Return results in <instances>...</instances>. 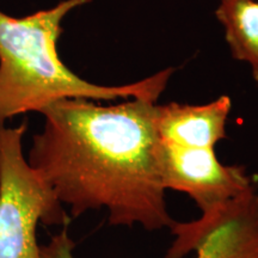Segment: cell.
<instances>
[{"mask_svg":"<svg viewBox=\"0 0 258 258\" xmlns=\"http://www.w3.org/2000/svg\"><path fill=\"white\" fill-rule=\"evenodd\" d=\"M159 165L166 190L186 194L202 214L224 207L256 185L245 167L224 165L215 148L182 147L160 140Z\"/></svg>","mask_w":258,"mask_h":258,"instance_id":"5b68a950","label":"cell"},{"mask_svg":"<svg viewBox=\"0 0 258 258\" xmlns=\"http://www.w3.org/2000/svg\"><path fill=\"white\" fill-rule=\"evenodd\" d=\"M232 101L221 96L207 104L179 103L156 105V125L160 140L192 148H215L226 138Z\"/></svg>","mask_w":258,"mask_h":258,"instance_id":"8992f818","label":"cell"},{"mask_svg":"<svg viewBox=\"0 0 258 258\" xmlns=\"http://www.w3.org/2000/svg\"><path fill=\"white\" fill-rule=\"evenodd\" d=\"M170 230L175 239L165 258H182L191 251L196 258H258L257 185L198 220L175 221ZM74 249L67 225L41 245V256L76 258Z\"/></svg>","mask_w":258,"mask_h":258,"instance_id":"277c9868","label":"cell"},{"mask_svg":"<svg viewBox=\"0 0 258 258\" xmlns=\"http://www.w3.org/2000/svg\"><path fill=\"white\" fill-rule=\"evenodd\" d=\"M96 102L62 99L43 109L29 164L69 207L71 219L104 209L112 226L170 230L176 220L160 172L157 101Z\"/></svg>","mask_w":258,"mask_h":258,"instance_id":"6da1fadb","label":"cell"},{"mask_svg":"<svg viewBox=\"0 0 258 258\" xmlns=\"http://www.w3.org/2000/svg\"><path fill=\"white\" fill-rule=\"evenodd\" d=\"M27 122L0 124V258H42L37 227L70 225L71 217L24 154Z\"/></svg>","mask_w":258,"mask_h":258,"instance_id":"3957f363","label":"cell"},{"mask_svg":"<svg viewBox=\"0 0 258 258\" xmlns=\"http://www.w3.org/2000/svg\"><path fill=\"white\" fill-rule=\"evenodd\" d=\"M215 14L232 56L249 63L258 82V0H220Z\"/></svg>","mask_w":258,"mask_h":258,"instance_id":"52a82bcc","label":"cell"},{"mask_svg":"<svg viewBox=\"0 0 258 258\" xmlns=\"http://www.w3.org/2000/svg\"><path fill=\"white\" fill-rule=\"evenodd\" d=\"M90 2L63 0L54 8L19 18L0 10V124L28 112L41 114L62 99H159L173 69L135 83L106 86L83 79L60 59L57 41L64 17Z\"/></svg>","mask_w":258,"mask_h":258,"instance_id":"7a4b0ae2","label":"cell"}]
</instances>
